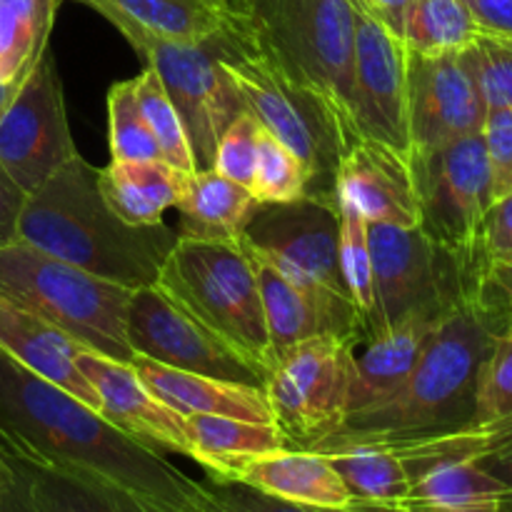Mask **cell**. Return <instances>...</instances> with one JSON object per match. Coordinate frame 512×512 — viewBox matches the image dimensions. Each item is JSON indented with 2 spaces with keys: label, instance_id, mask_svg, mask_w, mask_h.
<instances>
[{
  "label": "cell",
  "instance_id": "9c48e42d",
  "mask_svg": "<svg viewBox=\"0 0 512 512\" xmlns=\"http://www.w3.org/2000/svg\"><path fill=\"white\" fill-rule=\"evenodd\" d=\"M353 338L318 335L273 360L265 378L285 448L313 450L343 428L350 408Z\"/></svg>",
  "mask_w": 512,
  "mask_h": 512
},
{
  "label": "cell",
  "instance_id": "8d00e7d4",
  "mask_svg": "<svg viewBox=\"0 0 512 512\" xmlns=\"http://www.w3.org/2000/svg\"><path fill=\"white\" fill-rule=\"evenodd\" d=\"M463 53L488 110H512V40L480 33Z\"/></svg>",
  "mask_w": 512,
  "mask_h": 512
},
{
  "label": "cell",
  "instance_id": "44dd1931",
  "mask_svg": "<svg viewBox=\"0 0 512 512\" xmlns=\"http://www.w3.org/2000/svg\"><path fill=\"white\" fill-rule=\"evenodd\" d=\"M0 350L30 373L58 385L100 413L98 393L78 368L83 345L5 293H0Z\"/></svg>",
  "mask_w": 512,
  "mask_h": 512
},
{
  "label": "cell",
  "instance_id": "5b68a950",
  "mask_svg": "<svg viewBox=\"0 0 512 512\" xmlns=\"http://www.w3.org/2000/svg\"><path fill=\"white\" fill-rule=\"evenodd\" d=\"M0 293L53 323L85 350L133 363L128 345L130 288L13 240L0 245Z\"/></svg>",
  "mask_w": 512,
  "mask_h": 512
},
{
  "label": "cell",
  "instance_id": "bcb514c9",
  "mask_svg": "<svg viewBox=\"0 0 512 512\" xmlns=\"http://www.w3.org/2000/svg\"><path fill=\"white\" fill-rule=\"evenodd\" d=\"M480 463H483L495 478H500L505 483V488H508V512H512V443L495 450V453H490L488 458H483Z\"/></svg>",
  "mask_w": 512,
  "mask_h": 512
},
{
  "label": "cell",
  "instance_id": "681fc988",
  "mask_svg": "<svg viewBox=\"0 0 512 512\" xmlns=\"http://www.w3.org/2000/svg\"><path fill=\"white\" fill-rule=\"evenodd\" d=\"M13 480H15L13 468H10L8 458H5L3 448H0V498H3V495L8 493L10 485H13Z\"/></svg>",
  "mask_w": 512,
  "mask_h": 512
},
{
  "label": "cell",
  "instance_id": "9a60e30c",
  "mask_svg": "<svg viewBox=\"0 0 512 512\" xmlns=\"http://www.w3.org/2000/svg\"><path fill=\"white\" fill-rule=\"evenodd\" d=\"M350 125L358 138L410 153L408 48L403 38L355 5L350 60Z\"/></svg>",
  "mask_w": 512,
  "mask_h": 512
},
{
  "label": "cell",
  "instance_id": "4fadbf2b",
  "mask_svg": "<svg viewBox=\"0 0 512 512\" xmlns=\"http://www.w3.org/2000/svg\"><path fill=\"white\" fill-rule=\"evenodd\" d=\"M128 345L133 355H143L185 373L260 388L268 378L258 363L245 358L220 335L185 313L158 285L133 290L128 308Z\"/></svg>",
  "mask_w": 512,
  "mask_h": 512
},
{
  "label": "cell",
  "instance_id": "277c9868",
  "mask_svg": "<svg viewBox=\"0 0 512 512\" xmlns=\"http://www.w3.org/2000/svg\"><path fill=\"white\" fill-rule=\"evenodd\" d=\"M213 43L245 110L265 133L303 160L310 175L308 195L338 200L335 178L340 160L358 140L348 118L328 98L290 78L233 18L228 28L213 35Z\"/></svg>",
  "mask_w": 512,
  "mask_h": 512
},
{
  "label": "cell",
  "instance_id": "f6af8a7d",
  "mask_svg": "<svg viewBox=\"0 0 512 512\" xmlns=\"http://www.w3.org/2000/svg\"><path fill=\"white\" fill-rule=\"evenodd\" d=\"M355 5L365 10V13L373 15L375 20L385 25L388 30H393L395 35H403L405 18H408V10L413 5V0H355Z\"/></svg>",
  "mask_w": 512,
  "mask_h": 512
},
{
  "label": "cell",
  "instance_id": "cb8c5ba5",
  "mask_svg": "<svg viewBox=\"0 0 512 512\" xmlns=\"http://www.w3.org/2000/svg\"><path fill=\"white\" fill-rule=\"evenodd\" d=\"M255 205L258 200L248 188L215 173L213 168L185 173L175 203L180 215L178 238L240 243Z\"/></svg>",
  "mask_w": 512,
  "mask_h": 512
},
{
  "label": "cell",
  "instance_id": "8fae6325",
  "mask_svg": "<svg viewBox=\"0 0 512 512\" xmlns=\"http://www.w3.org/2000/svg\"><path fill=\"white\" fill-rule=\"evenodd\" d=\"M410 163L420 230L450 253L480 258V230L495 203L483 135H468L433 150H410Z\"/></svg>",
  "mask_w": 512,
  "mask_h": 512
},
{
  "label": "cell",
  "instance_id": "ffe728a7",
  "mask_svg": "<svg viewBox=\"0 0 512 512\" xmlns=\"http://www.w3.org/2000/svg\"><path fill=\"white\" fill-rule=\"evenodd\" d=\"M450 310H420L393 328L353 343L348 415L385 403L403 388L430 333Z\"/></svg>",
  "mask_w": 512,
  "mask_h": 512
},
{
  "label": "cell",
  "instance_id": "52a82bcc",
  "mask_svg": "<svg viewBox=\"0 0 512 512\" xmlns=\"http://www.w3.org/2000/svg\"><path fill=\"white\" fill-rule=\"evenodd\" d=\"M155 285L185 313L268 373L273 353L258 270L243 245L178 238Z\"/></svg>",
  "mask_w": 512,
  "mask_h": 512
},
{
  "label": "cell",
  "instance_id": "ee69618b",
  "mask_svg": "<svg viewBox=\"0 0 512 512\" xmlns=\"http://www.w3.org/2000/svg\"><path fill=\"white\" fill-rule=\"evenodd\" d=\"M23 203V190L0 170V245L13 243L15 240V225H18V215Z\"/></svg>",
  "mask_w": 512,
  "mask_h": 512
},
{
  "label": "cell",
  "instance_id": "d6a6232c",
  "mask_svg": "<svg viewBox=\"0 0 512 512\" xmlns=\"http://www.w3.org/2000/svg\"><path fill=\"white\" fill-rule=\"evenodd\" d=\"M340 208V268H343L345 285H348L350 300L358 313V343L365 338L373 320L375 293H373V260H370L368 243V220L348 200L338 198Z\"/></svg>",
  "mask_w": 512,
  "mask_h": 512
},
{
  "label": "cell",
  "instance_id": "ab89813d",
  "mask_svg": "<svg viewBox=\"0 0 512 512\" xmlns=\"http://www.w3.org/2000/svg\"><path fill=\"white\" fill-rule=\"evenodd\" d=\"M260 133H263V125H260L248 110L240 113L238 118L225 128V133L220 135L213 160L215 173L225 175L228 180H233V183L250 190L255 165H258Z\"/></svg>",
  "mask_w": 512,
  "mask_h": 512
},
{
  "label": "cell",
  "instance_id": "f907efd6",
  "mask_svg": "<svg viewBox=\"0 0 512 512\" xmlns=\"http://www.w3.org/2000/svg\"><path fill=\"white\" fill-rule=\"evenodd\" d=\"M15 93H18V88H10V85L0 83V110H3L10 100H13Z\"/></svg>",
  "mask_w": 512,
  "mask_h": 512
},
{
  "label": "cell",
  "instance_id": "816d5d0a",
  "mask_svg": "<svg viewBox=\"0 0 512 512\" xmlns=\"http://www.w3.org/2000/svg\"><path fill=\"white\" fill-rule=\"evenodd\" d=\"M228 3H233V0H228Z\"/></svg>",
  "mask_w": 512,
  "mask_h": 512
},
{
  "label": "cell",
  "instance_id": "d4e9b609",
  "mask_svg": "<svg viewBox=\"0 0 512 512\" xmlns=\"http://www.w3.org/2000/svg\"><path fill=\"white\" fill-rule=\"evenodd\" d=\"M408 505L423 512H508V488L480 460H438L413 475Z\"/></svg>",
  "mask_w": 512,
  "mask_h": 512
},
{
  "label": "cell",
  "instance_id": "6da1fadb",
  "mask_svg": "<svg viewBox=\"0 0 512 512\" xmlns=\"http://www.w3.org/2000/svg\"><path fill=\"white\" fill-rule=\"evenodd\" d=\"M0 448L18 458L88 475L155 512H208V490L160 450L115 428L58 385L0 350Z\"/></svg>",
  "mask_w": 512,
  "mask_h": 512
},
{
  "label": "cell",
  "instance_id": "7c38bea8",
  "mask_svg": "<svg viewBox=\"0 0 512 512\" xmlns=\"http://www.w3.org/2000/svg\"><path fill=\"white\" fill-rule=\"evenodd\" d=\"M240 245L250 258L270 265L293 283L350 298L340 268L338 200L300 195L285 203H258Z\"/></svg>",
  "mask_w": 512,
  "mask_h": 512
},
{
  "label": "cell",
  "instance_id": "2e32d148",
  "mask_svg": "<svg viewBox=\"0 0 512 512\" xmlns=\"http://www.w3.org/2000/svg\"><path fill=\"white\" fill-rule=\"evenodd\" d=\"M485 108L463 53L408 50L410 150H433L483 133Z\"/></svg>",
  "mask_w": 512,
  "mask_h": 512
},
{
  "label": "cell",
  "instance_id": "836d02e7",
  "mask_svg": "<svg viewBox=\"0 0 512 512\" xmlns=\"http://www.w3.org/2000/svg\"><path fill=\"white\" fill-rule=\"evenodd\" d=\"M108 145L113 160H163L160 145L135 98V80H120L108 90Z\"/></svg>",
  "mask_w": 512,
  "mask_h": 512
},
{
  "label": "cell",
  "instance_id": "5bb4252c",
  "mask_svg": "<svg viewBox=\"0 0 512 512\" xmlns=\"http://www.w3.org/2000/svg\"><path fill=\"white\" fill-rule=\"evenodd\" d=\"M78 155L53 55L45 53L0 110V170L25 195Z\"/></svg>",
  "mask_w": 512,
  "mask_h": 512
},
{
  "label": "cell",
  "instance_id": "c3c4849f",
  "mask_svg": "<svg viewBox=\"0 0 512 512\" xmlns=\"http://www.w3.org/2000/svg\"><path fill=\"white\" fill-rule=\"evenodd\" d=\"M488 280L505 295V298L512 300V270L510 268H493L488 270Z\"/></svg>",
  "mask_w": 512,
  "mask_h": 512
},
{
  "label": "cell",
  "instance_id": "8992f818",
  "mask_svg": "<svg viewBox=\"0 0 512 512\" xmlns=\"http://www.w3.org/2000/svg\"><path fill=\"white\" fill-rule=\"evenodd\" d=\"M230 13L285 73L328 98L350 123L355 0H233Z\"/></svg>",
  "mask_w": 512,
  "mask_h": 512
},
{
  "label": "cell",
  "instance_id": "484cf974",
  "mask_svg": "<svg viewBox=\"0 0 512 512\" xmlns=\"http://www.w3.org/2000/svg\"><path fill=\"white\" fill-rule=\"evenodd\" d=\"M5 453V450H3ZM35 512H155L125 490L88 475L5 453Z\"/></svg>",
  "mask_w": 512,
  "mask_h": 512
},
{
  "label": "cell",
  "instance_id": "7dc6e473",
  "mask_svg": "<svg viewBox=\"0 0 512 512\" xmlns=\"http://www.w3.org/2000/svg\"><path fill=\"white\" fill-rule=\"evenodd\" d=\"M15 473V470H13ZM0 512H35L33 505H30L28 500V493H25L23 483H20V478L15 475L13 485H10L8 493L0 498Z\"/></svg>",
  "mask_w": 512,
  "mask_h": 512
},
{
  "label": "cell",
  "instance_id": "f1b7e54d",
  "mask_svg": "<svg viewBox=\"0 0 512 512\" xmlns=\"http://www.w3.org/2000/svg\"><path fill=\"white\" fill-rule=\"evenodd\" d=\"M190 440V460L208 478L228 480L250 458L285 448V440L273 423L223 418V415H185Z\"/></svg>",
  "mask_w": 512,
  "mask_h": 512
},
{
  "label": "cell",
  "instance_id": "4dcf8cb0",
  "mask_svg": "<svg viewBox=\"0 0 512 512\" xmlns=\"http://www.w3.org/2000/svg\"><path fill=\"white\" fill-rule=\"evenodd\" d=\"M343 478L350 498L358 503L410 508L408 468L388 445H348L323 453Z\"/></svg>",
  "mask_w": 512,
  "mask_h": 512
},
{
  "label": "cell",
  "instance_id": "7402d4cb",
  "mask_svg": "<svg viewBox=\"0 0 512 512\" xmlns=\"http://www.w3.org/2000/svg\"><path fill=\"white\" fill-rule=\"evenodd\" d=\"M133 368L148 385L150 393L178 410L180 415H223V418L250 420V423H273L268 395L260 385L230 383V380L208 378V375L185 373V370L168 368L143 355H135Z\"/></svg>",
  "mask_w": 512,
  "mask_h": 512
},
{
  "label": "cell",
  "instance_id": "7bdbcfd3",
  "mask_svg": "<svg viewBox=\"0 0 512 512\" xmlns=\"http://www.w3.org/2000/svg\"><path fill=\"white\" fill-rule=\"evenodd\" d=\"M483 35L512 40V0H463Z\"/></svg>",
  "mask_w": 512,
  "mask_h": 512
},
{
  "label": "cell",
  "instance_id": "d590c367",
  "mask_svg": "<svg viewBox=\"0 0 512 512\" xmlns=\"http://www.w3.org/2000/svg\"><path fill=\"white\" fill-rule=\"evenodd\" d=\"M310 175L303 160L285 148L270 133H260L258 165H255L250 193L258 203H285L300 195H308Z\"/></svg>",
  "mask_w": 512,
  "mask_h": 512
},
{
  "label": "cell",
  "instance_id": "60d3db41",
  "mask_svg": "<svg viewBox=\"0 0 512 512\" xmlns=\"http://www.w3.org/2000/svg\"><path fill=\"white\" fill-rule=\"evenodd\" d=\"M485 155L493 180V198L512 193V110H488L483 125Z\"/></svg>",
  "mask_w": 512,
  "mask_h": 512
},
{
  "label": "cell",
  "instance_id": "74e56055",
  "mask_svg": "<svg viewBox=\"0 0 512 512\" xmlns=\"http://www.w3.org/2000/svg\"><path fill=\"white\" fill-rule=\"evenodd\" d=\"M208 490V512H423L415 508H388V505H370L353 500L343 508H315V505H298L288 500L273 498L238 480H205Z\"/></svg>",
  "mask_w": 512,
  "mask_h": 512
},
{
  "label": "cell",
  "instance_id": "d6986e66",
  "mask_svg": "<svg viewBox=\"0 0 512 512\" xmlns=\"http://www.w3.org/2000/svg\"><path fill=\"white\" fill-rule=\"evenodd\" d=\"M273 360L318 335L358 338V313L350 298L325 288L293 283L270 265L253 260Z\"/></svg>",
  "mask_w": 512,
  "mask_h": 512
},
{
  "label": "cell",
  "instance_id": "f546056e",
  "mask_svg": "<svg viewBox=\"0 0 512 512\" xmlns=\"http://www.w3.org/2000/svg\"><path fill=\"white\" fill-rule=\"evenodd\" d=\"M60 0H0V83L20 88L48 53Z\"/></svg>",
  "mask_w": 512,
  "mask_h": 512
},
{
  "label": "cell",
  "instance_id": "ba28073f",
  "mask_svg": "<svg viewBox=\"0 0 512 512\" xmlns=\"http://www.w3.org/2000/svg\"><path fill=\"white\" fill-rule=\"evenodd\" d=\"M368 243L375 310L365 338L403 323L420 310L455 308L488 283L483 258L450 253L420 228L368 223Z\"/></svg>",
  "mask_w": 512,
  "mask_h": 512
},
{
  "label": "cell",
  "instance_id": "b9f144b4",
  "mask_svg": "<svg viewBox=\"0 0 512 512\" xmlns=\"http://www.w3.org/2000/svg\"><path fill=\"white\" fill-rule=\"evenodd\" d=\"M480 258L485 268H510L512 270V193L495 200L493 208L485 215L483 230L478 240Z\"/></svg>",
  "mask_w": 512,
  "mask_h": 512
},
{
  "label": "cell",
  "instance_id": "3957f363",
  "mask_svg": "<svg viewBox=\"0 0 512 512\" xmlns=\"http://www.w3.org/2000/svg\"><path fill=\"white\" fill-rule=\"evenodd\" d=\"M98 173L83 155H73L25 195L15 240L123 288L155 285L178 233L165 223H123L103 200Z\"/></svg>",
  "mask_w": 512,
  "mask_h": 512
},
{
  "label": "cell",
  "instance_id": "4316f807",
  "mask_svg": "<svg viewBox=\"0 0 512 512\" xmlns=\"http://www.w3.org/2000/svg\"><path fill=\"white\" fill-rule=\"evenodd\" d=\"M108 23L123 20L150 35L183 43H203L228 28V0H78Z\"/></svg>",
  "mask_w": 512,
  "mask_h": 512
},
{
  "label": "cell",
  "instance_id": "7a4b0ae2",
  "mask_svg": "<svg viewBox=\"0 0 512 512\" xmlns=\"http://www.w3.org/2000/svg\"><path fill=\"white\" fill-rule=\"evenodd\" d=\"M508 320V300L485 283L460 300L430 333L413 373L385 403L345 418L315 453L348 445H390L473 423L478 380Z\"/></svg>",
  "mask_w": 512,
  "mask_h": 512
},
{
  "label": "cell",
  "instance_id": "e575fe53",
  "mask_svg": "<svg viewBox=\"0 0 512 512\" xmlns=\"http://www.w3.org/2000/svg\"><path fill=\"white\" fill-rule=\"evenodd\" d=\"M133 80L135 98H138L140 110H143L145 120H148L150 130H153L155 140H158L163 160L173 165V168H178L180 173H193L195 160L188 143V135H185L183 120H180L175 105L170 103L168 93H165L163 83L155 75V70L145 68L143 75H138Z\"/></svg>",
  "mask_w": 512,
  "mask_h": 512
},
{
  "label": "cell",
  "instance_id": "f35d334b",
  "mask_svg": "<svg viewBox=\"0 0 512 512\" xmlns=\"http://www.w3.org/2000/svg\"><path fill=\"white\" fill-rule=\"evenodd\" d=\"M505 415H512V300H508V320L480 370L473 423H485Z\"/></svg>",
  "mask_w": 512,
  "mask_h": 512
},
{
  "label": "cell",
  "instance_id": "e0dca14e",
  "mask_svg": "<svg viewBox=\"0 0 512 512\" xmlns=\"http://www.w3.org/2000/svg\"><path fill=\"white\" fill-rule=\"evenodd\" d=\"M78 368L100 398V415L130 438L155 450H170L190 458L185 415L165 405L150 393L148 385L135 373L133 363H118L113 358L83 350Z\"/></svg>",
  "mask_w": 512,
  "mask_h": 512
},
{
  "label": "cell",
  "instance_id": "83f0119b",
  "mask_svg": "<svg viewBox=\"0 0 512 512\" xmlns=\"http://www.w3.org/2000/svg\"><path fill=\"white\" fill-rule=\"evenodd\" d=\"M183 175L165 160H110L108 168H100L98 188L123 223L160 225L165 210L178 203Z\"/></svg>",
  "mask_w": 512,
  "mask_h": 512
},
{
  "label": "cell",
  "instance_id": "603a6c76",
  "mask_svg": "<svg viewBox=\"0 0 512 512\" xmlns=\"http://www.w3.org/2000/svg\"><path fill=\"white\" fill-rule=\"evenodd\" d=\"M228 480L250 485L273 498L315 508H343L353 503L338 470L323 453L280 448L240 465Z\"/></svg>",
  "mask_w": 512,
  "mask_h": 512
},
{
  "label": "cell",
  "instance_id": "ac0fdd59",
  "mask_svg": "<svg viewBox=\"0 0 512 512\" xmlns=\"http://www.w3.org/2000/svg\"><path fill=\"white\" fill-rule=\"evenodd\" d=\"M338 198L348 200L368 223L420 228V203L410 153L380 140L358 138L343 155L335 178Z\"/></svg>",
  "mask_w": 512,
  "mask_h": 512
},
{
  "label": "cell",
  "instance_id": "30bf717a",
  "mask_svg": "<svg viewBox=\"0 0 512 512\" xmlns=\"http://www.w3.org/2000/svg\"><path fill=\"white\" fill-rule=\"evenodd\" d=\"M115 28L145 60V68L155 70L170 103L183 120L195 170L213 168L215 148L230 123L245 113L238 88L218 60L213 38L203 43H183L150 35L135 25L115 20Z\"/></svg>",
  "mask_w": 512,
  "mask_h": 512
},
{
  "label": "cell",
  "instance_id": "1f68e13d",
  "mask_svg": "<svg viewBox=\"0 0 512 512\" xmlns=\"http://www.w3.org/2000/svg\"><path fill=\"white\" fill-rule=\"evenodd\" d=\"M480 35L463 0H413L403 25V43L410 53H460Z\"/></svg>",
  "mask_w": 512,
  "mask_h": 512
}]
</instances>
